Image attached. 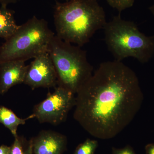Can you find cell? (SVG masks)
<instances>
[{"label":"cell","mask_w":154,"mask_h":154,"mask_svg":"<svg viewBox=\"0 0 154 154\" xmlns=\"http://www.w3.org/2000/svg\"><path fill=\"white\" fill-rule=\"evenodd\" d=\"M143 99L132 69L119 61L105 62L75 94L74 118L92 136L110 139L131 123Z\"/></svg>","instance_id":"6da1fadb"},{"label":"cell","mask_w":154,"mask_h":154,"mask_svg":"<svg viewBox=\"0 0 154 154\" xmlns=\"http://www.w3.org/2000/svg\"><path fill=\"white\" fill-rule=\"evenodd\" d=\"M54 20L56 36L82 47L106 24L104 9L97 0H69L56 2Z\"/></svg>","instance_id":"7a4b0ae2"},{"label":"cell","mask_w":154,"mask_h":154,"mask_svg":"<svg viewBox=\"0 0 154 154\" xmlns=\"http://www.w3.org/2000/svg\"><path fill=\"white\" fill-rule=\"evenodd\" d=\"M103 29L105 43L115 60L132 57L144 63L153 56L154 36L141 33L134 22L122 19L120 13L106 22Z\"/></svg>","instance_id":"3957f363"},{"label":"cell","mask_w":154,"mask_h":154,"mask_svg":"<svg viewBox=\"0 0 154 154\" xmlns=\"http://www.w3.org/2000/svg\"><path fill=\"white\" fill-rule=\"evenodd\" d=\"M81 47L55 35L48 51L57 74V85L75 94L94 73L87 52Z\"/></svg>","instance_id":"277c9868"},{"label":"cell","mask_w":154,"mask_h":154,"mask_svg":"<svg viewBox=\"0 0 154 154\" xmlns=\"http://www.w3.org/2000/svg\"><path fill=\"white\" fill-rule=\"evenodd\" d=\"M54 35L47 21L33 16L20 25L0 47V63L13 60L26 61L48 52Z\"/></svg>","instance_id":"5b68a950"},{"label":"cell","mask_w":154,"mask_h":154,"mask_svg":"<svg viewBox=\"0 0 154 154\" xmlns=\"http://www.w3.org/2000/svg\"><path fill=\"white\" fill-rule=\"evenodd\" d=\"M75 103V94L58 86L46 99L34 107L32 114L40 123L57 125L66 120Z\"/></svg>","instance_id":"8992f818"},{"label":"cell","mask_w":154,"mask_h":154,"mask_svg":"<svg viewBox=\"0 0 154 154\" xmlns=\"http://www.w3.org/2000/svg\"><path fill=\"white\" fill-rule=\"evenodd\" d=\"M24 83L33 90L52 88L57 85V74L48 52L36 57L28 65Z\"/></svg>","instance_id":"52a82bcc"},{"label":"cell","mask_w":154,"mask_h":154,"mask_svg":"<svg viewBox=\"0 0 154 154\" xmlns=\"http://www.w3.org/2000/svg\"><path fill=\"white\" fill-rule=\"evenodd\" d=\"M32 140L33 154H63L66 149V137L52 131H42Z\"/></svg>","instance_id":"ba28073f"},{"label":"cell","mask_w":154,"mask_h":154,"mask_svg":"<svg viewBox=\"0 0 154 154\" xmlns=\"http://www.w3.org/2000/svg\"><path fill=\"white\" fill-rule=\"evenodd\" d=\"M28 68L23 60H10L0 63V94L3 95L12 87L24 83Z\"/></svg>","instance_id":"9c48e42d"},{"label":"cell","mask_w":154,"mask_h":154,"mask_svg":"<svg viewBox=\"0 0 154 154\" xmlns=\"http://www.w3.org/2000/svg\"><path fill=\"white\" fill-rule=\"evenodd\" d=\"M20 25H17L14 17V12L1 6L0 8V38L5 40L10 38L16 33Z\"/></svg>","instance_id":"30bf717a"},{"label":"cell","mask_w":154,"mask_h":154,"mask_svg":"<svg viewBox=\"0 0 154 154\" xmlns=\"http://www.w3.org/2000/svg\"><path fill=\"white\" fill-rule=\"evenodd\" d=\"M33 118V114L28 118H19L8 108L4 106L0 107V123L8 129L14 137L18 135L17 131L19 125H25L27 120Z\"/></svg>","instance_id":"8fae6325"},{"label":"cell","mask_w":154,"mask_h":154,"mask_svg":"<svg viewBox=\"0 0 154 154\" xmlns=\"http://www.w3.org/2000/svg\"><path fill=\"white\" fill-rule=\"evenodd\" d=\"M11 146L10 154H33V140H27L23 137L17 135Z\"/></svg>","instance_id":"7c38bea8"},{"label":"cell","mask_w":154,"mask_h":154,"mask_svg":"<svg viewBox=\"0 0 154 154\" xmlns=\"http://www.w3.org/2000/svg\"><path fill=\"white\" fill-rule=\"evenodd\" d=\"M98 146L97 140L87 139L77 146L74 154H94Z\"/></svg>","instance_id":"4fadbf2b"},{"label":"cell","mask_w":154,"mask_h":154,"mask_svg":"<svg viewBox=\"0 0 154 154\" xmlns=\"http://www.w3.org/2000/svg\"><path fill=\"white\" fill-rule=\"evenodd\" d=\"M109 5L121 13L122 11L131 8L135 0H105Z\"/></svg>","instance_id":"5bb4252c"},{"label":"cell","mask_w":154,"mask_h":154,"mask_svg":"<svg viewBox=\"0 0 154 154\" xmlns=\"http://www.w3.org/2000/svg\"><path fill=\"white\" fill-rule=\"evenodd\" d=\"M111 154H136L134 149L130 146H125L122 148H116L113 147L112 149Z\"/></svg>","instance_id":"9a60e30c"},{"label":"cell","mask_w":154,"mask_h":154,"mask_svg":"<svg viewBox=\"0 0 154 154\" xmlns=\"http://www.w3.org/2000/svg\"><path fill=\"white\" fill-rule=\"evenodd\" d=\"M146 154H154V143H149L145 147Z\"/></svg>","instance_id":"2e32d148"},{"label":"cell","mask_w":154,"mask_h":154,"mask_svg":"<svg viewBox=\"0 0 154 154\" xmlns=\"http://www.w3.org/2000/svg\"><path fill=\"white\" fill-rule=\"evenodd\" d=\"M11 146L2 145L0 146V154H10Z\"/></svg>","instance_id":"e0dca14e"},{"label":"cell","mask_w":154,"mask_h":154,"mask_svg":"<svg viewBox=\"0 0 154 154\" xmlns=\"http://www.w3.org/2000/svg\"><path fill=\"white\" fill-rule=\"evenodd\" d=\"M19 0H0L1 6H8V5L12 3H15Z\"/></svg>","instance_id":"ac0fdd59"},{"label":"cell","mask_w":154,"mask_h":154,"mask_svg":"<svg viewBox=\"0 0 154 154\" xmlns=\"http://www.w3.org/2000/svg\"><path fill=\"white\" fill-rule=\"evenodd\" d=\"M149 10L154 16V4L150 7H149Z\"/></svg>","instance_id":"d6986e66"},{"label":"cell","mask_w":154,"mask_h":154,"mask_svg":"<svg viewBox=\"0 0 154 154\" xmlns=\"http://www.w3.org/2000/svg\"><path fill=\"white\" fill-rule=\"evenodd\" d=\"M56 2H59V1H64V2H66V1H69V0H55Z\"/></svg>","instance_id":"ffe728a7"}]
</instances>
